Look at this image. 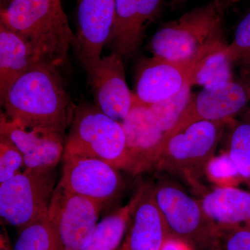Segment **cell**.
Returning a JSON list of instances; mask_svg holds the SVG:
<instances>
[{"mask_svg":"<svg viewBox=\"0 0 250 250\" xmlns=\"http://www.w3.org/2000/svg\"><path fill=\"white\" fill-rule=\"evenodd\" d=\"M1 104L6 117L21 126L64 135L75 108L59 66L45 60L20 77L1 99Z\"/></svg>","mask_w":250,"mask_h":250,"instance_id":"cell-1","label":"cell"},{"mask_svg":"<svg viewBox=\"0 0 250 250\" xmlns=\"http://www.w3.org/2000/svg\"><path fill=\"white\" fill-rule=\"evenodd\" d=\"M0 24L59 67L66 61L75 40L61 0H11L1 9Z\"/></svg>","mask_w":250,"mask_h":250,"instance_id":"cell-2","label":"cell"},{"mask_svg":"<svg viewBox=\"0 0 250 250\" xmlns=\"http://www.w3.org/2000/svg\"><path fill=\"white\" fill-rule=\"evenodd\" d=\"M231 2L212 0L166 24L151 39L149 49L153 56L183 60L210 46L225 43L224 16Z\"/></svg>","mask_w":250,"mask_h":250,"instance_id":"cell-3","label":"cell"},{"mask_svg":"<svg viewBox=\"0 0 250 250\" xmlns=\"http://www.w3.org/2000/svg\"><path fill=\"white\" fill-rule=\"evenodd\" d=\"M64 154L100 159L137 175L121 123L109 118L95 105L75 107Z\"/></svg>","mask_w":250,"mask_h":250,"instance_id":"cell-4","label":"cell"},{"mask_svg":"<svg viewBox=\"0 0 250 250\" xmlns=\"http://www.w3.org/2000/svg\"><path fill=\"white\" fill-rule=\"evenodd\" d=\"M233 121L196 122L164 138L156 169L179 176L198 188L199 179L205 174L206 166L215 156L224 131Z\"/></svg>","mask_w":250,"mask_h":250,"instance_id":"cell-5","label":"cell"},{"mask_svg":"<svg viewBox=\"0 0 250 250\" xmlns=\"http://www.w3.org/2000/svg\"><path fill=\"white\" fill-rule=\"evenodd\" d=\"M154 197L171 236L192 250H215L221 231L202 209L200 202L178 184L161 179L154 184Z\"/></svg>","mask_w":250,"mask_h":250,"instance_id":"cell-6","label":"cell"},{"mask_svg":"<svg viewBox=\"0 0 250 250\" xmlns=\"http://www.w3.org/2000/svg\"><path fill=\"white\" fill-rule=\"evenodd\" d=\"M55 168H25L0 184V219L20 229L48 213L56 187Z\"/></svg>","mask_w":250,"mask_h":250,"instance_id":"cell-7","label":"cell"},{"mask_svg":"<svg viewBox=\"0 0 250 250\" xmlns=\"http://www.w3.org/2000/svg\"><path fill=\"white\" fill-rule=\"evenodd\" d=\"M59 184L72 193L103 207L119 196L124 188L121 170L95 158L63 154Z\"/></svg>","mask_w":250,"mask_h":250,"instance_id":"cell-8","label":"cell"},{"mask_svg":"<svg viewBox=\"0 0 250 250\" xmlns=\"http://www.w3.org/2000/svg\"><path fill=\"white\" fill-rule=\"evenodd\" d=\"M202 49L197 55L183 60H170L153 56L143 60L136 75L135 97L144 104H153L179 93L189 81L197 63L205 55L220 46Z\"/></svg>","mask_w":250,"mask_h":250,"instance_id":"cell-9","label":"cell"},{"mask_svg":"<svg viewBox=\"0 0 250 250\" xmlns=\"http://www.w3.org/2000/svg\"><path fill=\"white\" fill-rule=\"evenodd\" d=\"M103 207L68 191L59 183L48 210L62 250H81L98 224Z\"/></svg>","mask_w":250,"mask_h":250,"instance_id":"cell-10","label":"cell"},{"mask_svg":"<svg viewBox=\"0 0 250 250\" xmlns=\"http://www.w3.org/2000/svg\"><path fill=\"white\" fill-rule=\"evenodd\" d=\"M250 103V91L243 82L235 81L203 87L192 95L175 126L165 137L172 136L199 121H233Z\"/></svg>","mask_w":250,"mask_h":250,"instance_id":"cell-11","label":"cell"},{"mask_svg":"<svg viewBox=\"0 0 250 250\" xmlns=\"http://www.w3.org/2000/svg\"><path fill=\"white\" fill-rule=\"evenodd\" d=\"M123 58L112 52L85 70L95 106L120 123L129 114L134 103V94L126 83Z\"/></svg>","mask_w":250,"mask_h":250,"instance_id":"cell-12","label":"cell"},{"mask_svg":"<svg viewBox=\"0 0 250 250\" xmlns=\"http://www.w3.org/2000/svg\"><path fill=\"white\" fill-rule=\"evenodd\" d=\"M116 14V0H77V27L72 49L86 70L102 58Z\"/></svg>","mask_w":250,"mask_h":250,"instance_id":"cell-13","label":"cell"},{"mask_svg":"<svg viewBox=\"0 0 250 250\" xmlns=\"http://www.w3.org/2000/svg\"><path fill=\"white\" fill-rule=\"evenodd\" d=\"M126 250H160L170 236L154 197V184H143L129 203Z\"/></svg>","mask_w":250,"mask_h":250,"instance_id":"cell-14","label":"cell"},{"mask_svg":"<svg viewBox=\"0 0 250 250\" xmlns=\"http://www.w3.org/2000/svg\"><path fill=\"white\" fill-rule=\"evenodd\" d=\"M0 134L11 140L22 153L25 168H54L63 156L65 135L52 130L27 128L0 118Z\"/></svg>","mask_w":250,"mask_h":250,"instance_id":"cell-15","label":"cell"},{"mask_svg":"<svg viewBox=\"0 0 250 250\" xmlns=\"http://www.w3.org/2000/svg\"><path fill=\"white\" fill-rule=\"evenodd\" d=\"M121 124L137 174L156 168L165 134L153 121L148 106L140 103L134 94L132 108Z\"/></svg>","mask_w":250,"mask_h":250,"instance_id":"cell-16","label":"cell"},{"mask_svg":"<svg viewBox=\"0 0 250 250\" xmlns=\"http://www.w3.org/2000/svg\"><path fill=\"white\" fill-rule=\"evenodd\" d=\"M161 0H116L114 24L107 44L123 57L139 50L148 22L156 14Z\"/></svg>","mask_w":250,"mask_h":250,"instance_id":"cell-17","label":"cell"},{"mask_svg":"<svg viewBox=\"0 0 250 250\" xmlns=\"http://www.w3.org/2000/svg\"><path fill=\"white\" fill-rule=\"evenodd\" d=\"M200 202L205 214L220 229H250V192L236 187H215Z\"/></svg>","mask_w":250,"mask_h":250,"instance_id":"cell-18","label":"cell"},{"mask_svg":"<svg viewBox=\"0 0 250 250\" xmlns=\"http://www.w3.org/2000/svg\"><path fill=\"white\" fill-rule=\"evenodd\" d=\"M42 60L21 36L0 24V99L20 77Z\"/></svg>","mask_w":250,"mask_h":250,"instance_id":"cell-19","label":"cell"},{"mask_svg":"<svg viewBox=\"0 0 250 250\" xmlns=\"http://www.w3.org/2000/svg\"><path fill=\"white\" fill-rule=\"evenodd\" d=\"M129 218V205L115 210L97 224L81 250H119Z\"/></svg>","mask_w":250,"mask_h":250,"instance_id":"cell-20","label":"cell"},{"mask_svg":"<svg viewBox=\"0 0 250 250\" xmlns=\"http://www.w3.org/2000/svg\"><path fill=\"white\" fill-rule=\"evenodd\" d=\"M227 45L224 44L205 55L197 63L189 84L207 87L233 80V62L226 53Z\"/></svg>","mask_w":250,"mask_h":250,"instance_id":"cell-21","label":"cell"},{"mask_svg":"<svg viewBox=\"0 0 250 250\" xmlns=\"http://www.w3.org/2000/svg\"><path fill=\"white\" fill-rule=\"evenodd\" d=\"M225 152L234 164L242 181L250 188V123L231 121Z\"/></svg>","mask_w":250,"mask_h":250,"instance_id":"cell-22","label":"cell"},{"mask_svg":"<svg viewBox=\"0 0 250 250\" xmlns=\"http://www.w3.org/2000/svg\"><path fill=\"white\" fill-rule=\"evenodd\" d=\"M20 231L13 250H62L48 213Z\"/></svg>","mask_w":250,"mask_h":250,"instance_id":"cell-23","label":"cell"},{"mask_svg":"<svg viewBox=\"0 0 250 250\" xmlns=\"http://www.w3.org/2000/svg\"><path fill=\"white\" fill-rule=\"evenodd\" d=\"M191 87L184 85L175 95L148 106L153 121L164 134L173 129L183 114L191 98Z\"/></svg>","mask_w":250,"mask_h":250,"instance_id":"cell-24","label":"cell"},{"mask_svg":"<svg viewBox=\"0 0 250 250\" xmlns=\"http://www.w3.org/2000/svg\"><path fill=\"white\" fill-rule=\"evenodd\" d=\"M205 174L216 187H236L242 181L231 158L225 151L210 159L206 166Z\"/></svg>","mask_w":250,"mask_h":250,"instance_id":"cell-25","label":"cell"},{"mask_svg":"<svg viewBox=\"0 0 250 250\" xmlns=\"http://www.w3.org/2000/svg\"><path fill=\"white\" fill-rule=\"evenodd\" d=\"M23 167L22 153L11 140L0 134V184L21 173Z\"/></svg>","mask_w":250,"mask_h":250,"instance_id":"cell-26","label":"cell"},{"mask_svg":"<svg viewBox=\"0 0 250 250\" xmlns=\"http://www.w3.org/2000/svg\"><path fill=\"white\" fill-rule=\"evenodd\" d=\"M226 53L232 62L250 63V12L237 25L232 41L227 45Z\"/></svg>","mask_w":250,"mask_h":250,"instance_id":"cell-27","label":"cell"},{"mask_svg":"<svg viewBox=\"0 0 250 250\" xmlns=\"http://www.w3.org/2000/svg\"><path fill=\"white\" fill-rule=\"evenodd\" d=\"M224 250H250V229L235 228L220 229Z\"/></svg>","mask_w":250,"mask_h":250,"instance_id":"cell-28","label":"cell"},{"mask_svg":"<svg viewBox=\"0 0 250 250\" xmlns=\"http://www.w3.org/2000/svg\"><path fill=\"white\" fill-rule=\"evenodd\" d=\"M160 250H192L191 248L185 242L176 238V237L170 236L167 238V240L161 247Z\"/></svg>","mask_w":250,"mask_h":250,"instance_id":"cell-29","label":"cell"},{"mask_svg":"<svg viewBox=\"0 0 250 250\" xmlns=\"http://www.w3.org/2000/svg\"><path fill=\"white\" fill-rule=\"evenodd\" d=\"M0 250H13L7 233L4 229H2L0 234Z\"/></svg>","mask_w":250,"mask_h":250,"instance_id":"cell-30","label":"cell"},{"mask_svg":"<svg viewBox=\"0 0 250 250\" xmlns=\"http://www.w3.org/2000/svg\"><path fill=\"white\" fill-rule=\"evenodd\" d=\"M248 65V68L246 69L244 74H243V77L242 79L241 82L246 85L247 88L250 91V63L247 64Z\"/></svg>","mask_w":250,"mask_h":250,"instance_id":"cell-31","label":"cell"},{"mask_svg":"<svg viewBox=\"0 0 250 250\" xmlns=\"http://www.w3.org/2000/svg\"><path fill=\"white\" fill-rule=\"evenodd\" d=\"M245 112L243 115V121L248 122L250 123V103L249 106L244 110Z\"/></svg>","mask_w":250,"mask_h":250,"instance_id":"cell-32","label":"cell"},{"mask_svg":"<svg viewBox=\"0 0 250 250\" xmlns=\"http://www.w3.org/2000/svg\"><path fill=\"white\" fill-rule=\"evenodd\" d=\"M11 0H1V3H4V4H7L8 3H9Z\"/></svg>","mask_w":250,"mask_h":250,"instance_id":"cell-33","label":"cell"},{"mask_svg":"<svg viewBox=\"0 0 250 250\" xmlns=\"http://www.w3.org/2000/svg\"><path fill=\"white\" fill-rule=\"evenodd\" d=\"M120 250H126V248H125L124 246H122L121 248H120Z\"/></svg>","mask_w":250,"mask_h":250,"instance_id":"cell-34","label":"cell"},{"mask_svg":"<svg viewBox=\"0 0 250 250\" xmlns=\"http://www.w3.org/2000/svg\"><path fill=\"white\" fill-rule=\"evenodd\" d=\"M215 250H220V249H218V248H217V249Z\"/></svg>","mask_w":250,"mask_h":250,"instance_id":"cell-35","label":"cell"},{"mask_svg":"<svg viewBox=\"0 0 250 250\" xmlns=\"http://www.w3.org/2000/svg\"><path fill=\"white\" fill-rule=\"evenodd\" d=\"M176 1H180V0H176Z\"/></svg>","mask_w":250,"mask_h":250,"instance_id":"cell-36","label":"cell"},{"mask_svg":"<svg viewBox=\"0 0 250 250\" xmlns=\"http://www.w3.org/2000/svg\"><path fill=\"white\" fill-rule=\"evenodd\" d=\"M119 250H120V249H119Z\"/></svg>","mask_w":250,"mask_h":250,"instance_id":"cell-37","label":"cell"}]
</instances>
